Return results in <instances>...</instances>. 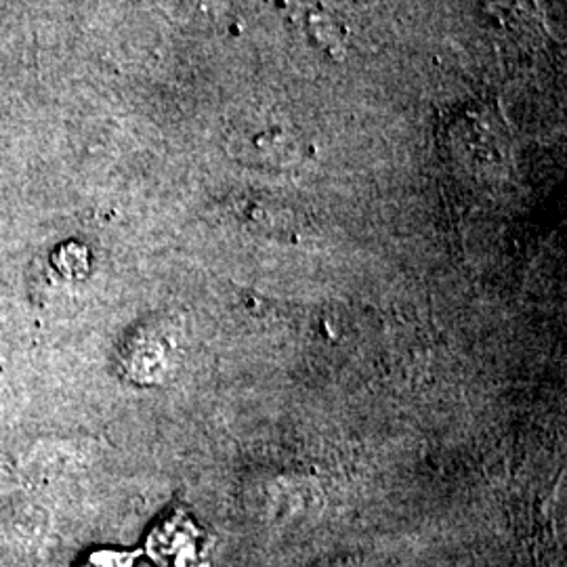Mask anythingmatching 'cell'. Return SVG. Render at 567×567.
Returning <instances> with one entry per match:
<instances>
[{"instance_id":"obj_1","label":"cell","mask_w":567,"mask_h":567,"mask_svg":"<svg viewBox=\"0 0 567 567\" xmlns=\"http://www.w3.org/2000/svg\"><path fill=\"white\" fill-rule=\"evenodd\" d=\"M145 553L161 567H204V534L183 511H175L150 532Z\"/></svg>"},{"instance_id":"obj_2","label":"cell","mask_w":567,"mask_h":567,"mask_svg":"<svg viewBox=\"0 0 567 567\" xmlns=\"http://www.w3.org/2000/svg\"><path fill=\"white\" fill-rule=\"evenodd\" d=\"M142 550H116V548H100L89 553L76 567H133Z\"/></svg>"}]
</instances>
